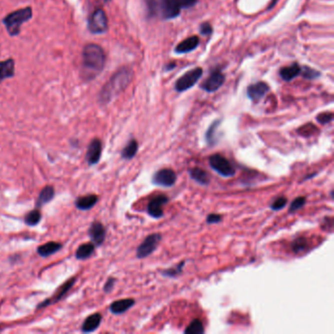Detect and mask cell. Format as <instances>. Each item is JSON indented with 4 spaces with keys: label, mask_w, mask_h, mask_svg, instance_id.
I'll return each instance as SVG.
<instances>
[{
    "label": "cell",
    "mask_w": 334,
    "mask_h": 334,
    "mask_svg": "<svg viewBox=\"0 0 334 334\" xmlns=\"http://www.w3.org/2000/svg\"><path fill=\"white\" fill-rule=\"evenodd\" d=\"M106 59V53L100 45L91 43L85 45L82 52L81 79L85 83L96 79L105 68Z\"/></svg>",
    "instance_id": "obj_1"
},
{
    "label": "cell",
    "mask_w": 334,
    "mask_h": 334,
    "mask_svg": "<svg viewBox=\"0 0 334 334\" xmlns=\"http://www.w3.org/2000/svg\"><path fill=\"white\" fill-rule=\"evenodd\" d=\"M133 70L129 67L120 68L110 80L102 87L98 94V101L101 105H106L129 87L133 80Z\"/></svg>",
    "instance_id": "obj_2"
},
{
    "label": "cell",
    "mask_w": 334,
    "mask_h": 334,
    "mask_svg": "<svg viewBox=\"0 0 334 334\" xmlns=\"http://www.w3.org/2000/svg\"><path fill=\"white\" fill-rule=\"evenodd\" d=\"M33 14L34 12L31 6L20 8L8 13L2 19V24L10 37H17L21 33L23 25L33 18Z\"/></svg>",
    "instance_id": "obj_3"
},
{
    "label": "cell",
    "mask_w": 334,
    "mask_h": 334,
    "mask_svg": "<svg viewBox=\"0 0 334 334\" xmlns=\"http://www.w3.org/2000/svg\"><path fill=\"white\" fill-rule=\"evenodd\" d=\"M148 5L152 14H159L164 19L178 17L181 9L178 0H148Z\"/></svg>",
    "instance_id": "obj_4"
},
{
    "label": "cell",
    "mask_w": 334,
    "mask_h": 334,
    "mask_svg": "<svg viewBox=\"0 0 334 334\" xmlns=\"http://www.w3.org/2000/svg\"><path fill=\"white\" fill-rule=\"evenodd\" d=\"M88 29L92 35H102L108 31V17L103 8L97 7L90 13Z\"/></svg>",
    "instance_id": "obj_5"
},
{
    "label": "cell",
    "mask_w": 334,
    "mask_h": 334,
    "mask_svg": "<svg viewBox=\"0 0 334 334\" xmlns=\"http://www.w3.org/2000/svg\"><path fill=\"white\" fill-rule=\"evenodd\" d=\"M202 75H203V70L201 68H195L188 71L186 74H184L178 79L175 85V89L178 92H183L191 89L193 86L197 84Z\"/></svg>",
    "instance_id": "obj_6"
},
{
    "label": "cell",
    "mask_w": 334,
    "mask_h": 334,
    "mask_svg": "<svg viewBox=\"0 0 334 334\" xmlns=\"http://www.w3.org/2000/svg\"><path fill=\"white\" fill-rule=\"evenodd\" d=\"M209 163L214 171H216L224 178L233 177L235 175V170L230 164V162L220 154H215L210 157Z\"/></svg>",
    "instance_id": "obj_7"
},
{
    "label": "cell",
    "mask_w": 334,
    "mask_h": 334,
    "mask_svg": "<svg viewBox=\"0 0 334 334\" xmlns=\"http://www.w3.org/2000/svg\"><path fill=\"white\" fill-rule=\"evenodd\" d=\"M162 240V235L160 233H154L147 236L144 241L138 246L136 250V257L138 259H143L152 254L157 248L160 241Z\"/></svg>",
    "instance_id": "obj_8"
},
{
    "label": "cell",
    "mask_w": 334,
    "mask_h": 334,
    "mask_svg": "<svg viewBox=\"0 0 334 334\" xmlns=\"http://www.w3.org/2000/svg\"><path fill=\"white\" fill-rule=\"evenodd\" d=\"M177 181V175L171 169L159 170L153 176V183L158 186L170 187L173 186Z\"/></svg>",
    "instance_id": "obj_9"
},
{
    "label": "cell",
    "mask_w": 334,
    "mask_h": 334,
    "mask_svg": "<svg viewBox=\"0 0 334 334\" xmlns=\"http://www.w3.org/2000/svg\"><path fill=\"white\" fill-rule=\"evenodd\" d=\"M224 83V75L220 70H215L202 84L201 88L207 92H215L220 89Z\"/></svg>",
    "instance_id": "obj_10"
},
{
    "label": "cell",
    "mask_w": 334,
    "mask_h": 334,
    "mask_svg": "<svg viewBox=\"0 0 334 334\" xmlns=\"http://www.w3.org/2000/svg\"><path fill=\"white\" fill-rule=\"evenodd\" d=\"M169 202V198L166 195H158L149 202L147 206L148 214L155 219H159L164 216L163 207Z\"/></svg>",
    "instance_id": "obj_11"
},
{
    "label": "cell",
    "mask_w": 334,
    "mask_h": 334,
    "mask_svg": "<svg viewBox=\"0 0 334 334\" xmlns=\"http://www.w3.org/2000/svg\"><path fill=\"white\" fill-rule=\"evenodd\" d=\"M89 235L95 246L102 245L106 237L105 226L99 222H93L89 229Z\"/></svg>",
    "instance_id": "obj_12"
},
{
    "label": "cell",
    "mask_w": 334,
    "mask_h": 334,
    "mask_svg": "<svg viewBox=\"0 0 334 334\" xmlns=\"http://www.w3.org/2000/svg\"><path fill=\"white\" fill-rule=\"evenodd\" d=\"M102 153V142L99 138H93L89 143L88 152H87V162L89 166L96 165Z\"/></svg>",
    "instance_id": "obj_13"
},
{
    "label": "cell",
    "mask_w": 334,
    "mask_h": 334,
    "mask_svg": "<svg viewBox=\"0 0 334 334\" xmlns=\"http://www.w3.org/2000/svg\"><path fill=\"white\" fill-rule=\"evenodd\" d=\"M269 91V87L264 82H259L254 85H251L247 89V95L252 101L261 100L267 92Z\"/></svg>",
    "instance_id": "obj_14"
},
{
    "label": "cell",
    "mask_w": 334,
    "mask_h": 334,
    "mask_svg": "<svg viewBox=\"0 0 334 334\" xmlns=\"http://www.w3.org/2000/svg\"><path fill=\"white\" fill-rule=\"evenodd\" d=\"M15 60L12 58L0 61V85L15 76Z\"/></svg>",
    "instance_id": "obj_15"
},
{
    "label": "cell",
    "mask_w": 334,
    "mask_h": 334,
    "mask_svg": "<svg viewBox=\"0 0 334 334\" xmlns=\"http://www.w3.org/2000/svg\"><path fill=\"white\" fill-rule=\"evenodd\" d=\"M199 44H200V41H199L198 37L193 36V37L187 38L177 45L176 52L179 53V54H184V53L191 52L194 49H196V47L199 45Z\"/></svg>",
    "instance_id": "obj_16"
},
{
    "label": "cell",
    "mask_w": 334,
    "mask_h": 334,
    "mask_svg": "<svg viewBox=\"0 0 334 334\" xmlns=\"http://www.w3.org/2000/svg\"><path fill=\"white\" fill-rule=\"evenodd\" d=\"M101 320H102V316L98 312L89 315L86 318V320L83 323L82 331L85 332V333H89V332H92V331L96 330L99 327V325L101 323Z\"/></svg>",
    "instance_id": "obj_17"
},
{
    "label": "cell",
    "mask_w": 334,
    "mask_h": 334,
    "mask_svg": "<svg viewBox=\"0 0 334 334\" xmlns=\"http://www.w3.org/2000/svg\"><path fill=\"white\" fill-rule=\"evenodd\" d=\"M134 299H122L112 303L110 306V311L114 314H121L127 312L134 305Z\"/></svg>",
    "instance_id": "obj_18"
},
{
    "label": "cell",
    "mask_w": 334,
    "mask_h": 334,
    "mask_svg": "<svg viewBox=\"0 0 334 334\" xmlns=\"http://www.w3.org/2000/svg\"><path fill=\"white\" fill-rule=\"evenodd\" d=\"M98 201V196L95 194H89L86 196H82L79 197L76 200V207L79 210L82 211H86V210H89L91 209Z\"/></svg>",
    "instance_id": "obj_19"
},
{
    "label": "cell",
    "mask_w": 334,
    "mask_h": 334,
    "mask_svg": "<svg viewBox=\"0 0 334 334\" xmlns=\"http://www.w3.org/2000/svg\"><path fill=\"white\" fill-rule=\"evenodd\" d=\"M61 248H62L61 243L51 241V242L45 243L44 245L40 246L38 248V254L42 257H45H45H49V256L55 254L56 252H58L59 250H61Z\"/></svg>",
    "instance_id": "obj_20"
},
{
    "label": "cell",
    "mask_w": 334,
    "mask_h": 334,
    "mask_svg": "<svg viewBox=\"0 0 334 334\" xmlns=\"http://www.w3.org/2000/svg\"><path fill=\"white\" fill-rule=\"evenodd\" d=\"M301 73V67L294 63L290 66H287V67L282 68L280 71H279V75L280 77L284 80V81H292L293 79H295L296 77H298Z\"/></svg>",
    "instance_id": "obj_21"
},
{
    "label": "cell",
    "mask_w": 334,
    "mask_h": 334,
    "mask_svg": "<svg viewBox=\"0 0 334 334\" xmlns=\"http://www.w3.org/2000/svg\"><path fill=\"white\" fill-rule=\"evenodd\" d=\"M54 195H55L54 187L51 185H46L39 195V198L37 200V207H43L45 204L49 203L54 198Z\"/></svg>",
    "instance_id": "obj_22"
},
{
    "label": "cell",
    "mask_w": 334,
    "mask_h": 334,
    "mask_svg": "<svg viewBox=\"0 0 334 334\" xmlns=\"http://www.w3.org/2000/svg\"><path fill=\"white\" fill-rule=\"evenodd\" d=\"M95 251V245L93 243H85L78 248L76 257L79 260H87L91 257Z\"/></svg>",
    "instance_id": "obj_23"
},
{
    "label": "cell",
    "mask_w": 334,
    "mask_h": 334,
    "mask_svg": "<svg viewBox=\"0 0 334 334\" xmlns=\"http://www.w3.org/2000/svg\"><path fill=\"white\" fill-rule=\"evenodd\" d=\"M189 175L192 179H194L196 182L202 185H207L210 181L209 175L207 174V172L199 168H194L189 170Z\"/></svg>",
    "instance_id": "obj_24"
},
{
    "label": "cell",
    "mask_w": 334,
    "mask_h": 334,
    "mask_svg": "<svg viewBox=\"0 0 334 334\" xmlns=\"http://www.w3.org/2000/svg\"><path fill=\"white\" fill-rule=\"evenodd\" d=\"M138 149V144L135 139H132L129 141V143L126 145V147L122 151V157L126 160L133 159Z\"/></svg>",
    "instance_id": "obj_25"
},
{
    "label": "cell",
    "mask_w": 334,
    "mask_h": 334,
    "mask_svg": "<svg viewBox=\"0 0 334 334\" xmlns=\"http://www.w3.org/2000/svg\"><path fill=\"white\" fill-rule=\"evenodd\" d=\"M75 282H76V278H75V277L70 278L65 284H63V285L59 288V290L57 291V293H56L55 296H54V299H53L52 301H49V304H50V302H52V303H56V302L60 301V300L66 295V293H67L68 291L73 287V285L75 284Z\"/></svg>",
    "instance_id": "obj_26"
},
{
    "label": "cell",
    "mask_w": 334,
    "mask_h": 334,
    "mask_svg": "<svg viewBox=\"0 0 334 334\" xmlns=\"http://www.w3.org/2000/svg\"><path fill=\"white\" fill-rule=\"evenodd\" d=\"M41 220H42V214H41L40 210H38V209L31 211L25 217V223H27L28 225H31V226L37 225L38 223L41 222Z\"/></svg>",
    "instance_id": "obj_27"
},
{
    "label": "cell",
    "mask_w": 334,
    "mask_h": 334,
    "mask_svg": "<svg viewBox=\"0 0 334 334\" xmlns=\"http://www.w3.org/2000/svg\"><path fill=\"white\" fill-rule=\"evenodd\" d=\"M204 326L200 319H194L184 330L186 334H202L204 333Z\"/></svg>",
    "instance_id": "obj_28"
},
{
    "label": "cell",
    "mask_w": 334,
    "mask_h": 334,
    "mask_svg": "<svg viewBox=\"0 0 334 334\" xmlns=\"http://www.w3.org/2000/svg\"><path fill=\"white\" fill-rule=\"evenodd\" d=\"M220 121H215L211 127L208 129L207 131V134H206V139L208 141V143L210 144H214L216 142V132H217V129L218 127L220 126Z\"/></svg>",
    "instance_id": "obj_29"
},
{
    "label": "cell",
    "mask_w": 334,
    "mask_h": 334,
    "mask_svg": "<svg viewBox=\"0 0 334 334\" xmlns=\"http://www.w3.org/2000/svg\"><path fill=\"white\" fill-rule=\"evenodd\" d=\"M300 75H302L305 79L308 80H314L316 78L319 77V72L316 70H313L310 67H301V73Z\"/></svg>",
    "instance_id": "obj_30"
},
{
    "label": "cell",
    "mask_w": 334,
    "mask_h": 334,
    "mask_svg": "<svg viewBox=\"0 0 334 334\" xmlns=\"http://www.w3.org/2000/svg\"><path fill=\"white\" fill-rule=\"evenodd\" d=\"M307 240L305 238H297L292 242V249L296 253H300L307 248Z\"/></svg>",
    "instance_id": "obj_31"
},
{
    "label": "cell",
    "mask_w": 334,
    "mask_h": 334,
    "mask_svg": "<svg viewBox=\"0 0 334 334\" xmlns=\"http://www.w3.org/2000/svg\"><path fill=\"white\" fill-rule=\"evenodd\" d=\"M183 266H184V262L180 263L179 265L173 267V268H169V269H166V270L162 271V274L164 276H168V277H176L178 274H179L182 271Z\"/></svg>",
    "instance_id": "obj_32"
},
{
    "label": "cell",
    "mask_w": 334,
    "mask_h": 334,
    "mask_svg": "<svg viewBox=\"0 0 334 334\" xmlns=\"http://www.w3.org/2000/svg\"><path fill=\"white\" fill-rule=\"evenodd\" d=\"M287 204V199L285 197H278L277 199H275L274 202L269 206L271 210L273 211H278L282 208H284Z\"/></svg>",
    "instance_id": "obj_33"
},
{
    "label": "cell",
    "mask_w": 334,
    "mask_h": 334,
    "mask_svg": "<svg viewBox=\"0 0 334 334\" xmlns=\"http://www.w3.org/2000/svg\"><path fill=\"white\" fill-rule=\"evenodd\" d=\"M306 203V198L305 197H298L296 198L295 200L292 202L291 206H290L289 212L290 213H293L295 211H298L300 208H302Z\"/></svg>",
    "instance_id": "obj_34"
},
{
    "label": "cell",
    "mask_w": 334,
    "mask_h": 334,
    "mask_svg": "<svg viewBox=\"0 0 334 334\" xmlns=\"http://www.w3.org/2000/svg\"><path fill=\"white\" fill-rule=\"evenodd\" d=\"M333 119V115L332 113H321L319 114L317 117H316V120L317 122H319L320 124L322 125H325V124H328L332 121Z\"/></svg>",
    "instance_id": "obj_35"
},
{
    "label": "cell",
    "mask_w": 334,
    "mask_h": 334,
    "mask_svg": "<svg viewBox=\"0 0 334 334\" xmlns=\"http://www.w3.org/2000/svg\"><path fill=\"white\" fill-rule=\"evenodd\" d=\"M222 216L221 215H218V214H210L208 217H207V220L206 222L207 223H221L222 222Z\"/></svg>",
    "instance_id": "obj_36"
},
{
    "label": "cell",
    "mask_w": 334,
    "mask_h": 334,
    "mask_svg": "<svg viewBox=\"0 0 334 334\" xmlns=\"http://www.w3.org/2000/svg\"><path fill=\"white\" fill-rule=\"evenodd\" d=\"M213 32V29H212V26L208 23H204L202 24L200 26V33L202 35L204 36H209L211 35Z\"/></svg>",
    "instance_id": "obj_37"
},
{
    "label": "cell",
    "mask_w": 334,
    "mask_h": 334,
    "mask_svg": "<svg viewBox=\"0 0 334 334\" xmlns=\"http://www.w3.org/2000/svg\"><path fill=\"white\" fill-rule=\"evenodd\" d=\"M115 283H116V279L115 278H113V277H110V278H108V280L106 281V283H105V285H104V292L105 293H109V292H111L112 290H113V287H114V285H115Z\"/></svg>",
    "instance_id": "obj_38"
},
{
    "label": "cell",
    "mask_w": 334,
    "mask_h": 334,
    "mask_svg": "<svg viewBox=\"0 0 334 334\" xmlns=\"http://www.w3.org/2000/svg\"><path fill=\"white\" fill-rule=\"evenodd\" d=\"M198 0H178L180 7H184V8H189V7H192L193 5L196 4Z\"/></svg>",
    "instance_id": "obj_39"
}]
</instances>
